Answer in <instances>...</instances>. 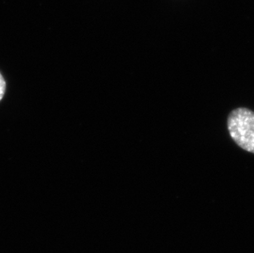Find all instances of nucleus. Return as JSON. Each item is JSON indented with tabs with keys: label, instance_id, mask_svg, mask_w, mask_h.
<instances>
[{
	"label": "nucleus",
	"instance_id": "nucleus-2",
	"mask_svg": "<svg viewBox=\"0 0 254 253\" xmlns=\"http://www.w3.org/2000/svg\"><path fill=\"white\" fill-rule=\"evenodd\" d=\"M5 91H6V81L0 72V101H2V99L3 98Z\"/></svg>",
	"mask_w": 254,
	"mask_h": 253
},
{
	"label": "nucleus",
	"instance_id": "nucleus-1",
	"mask_svg": "<svg viewBox=\"0 0 254 253\" xmlns=\"http://www.w3.org/2000/svg\"><path fill=\"white\" fill-rule=\"evenodd\" d=\"M228 130L233 141L240 148L254 154V112L247 108H238L230 113Z\"/></svg>",
	"mask_w": 254,
	"mask_h": 253
}]
</instances>
